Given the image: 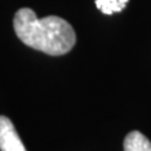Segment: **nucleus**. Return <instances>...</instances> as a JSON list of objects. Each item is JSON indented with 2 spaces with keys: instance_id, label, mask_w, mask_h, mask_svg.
Returning a JSON list of instances; mask_svg holds the SVG:
<instances>
[{
  "instance_id": "f257e3e1",
  "label": "nucleus",
  "mask_w": 151,
  "mask_h": 151,
  "mask_svg": "<svg viewBox=\"0 0 151 151\" xmlns=\"http://www.w3.org/2000/svg\"><path fill=\"white\" fill-rule=\"evenodd\" d=\"M14 30L25 45L49 55H63L76 44V33L67 20L49 15L39 19L29 8H22L14 17Z\"/></svg>"
},
{
  "instance_id": "20e7f679",
  "label": "nucleus",
  "mask_w": 151,
  "mask_h": 151,
  "mask_svg": "<svg viewBox=\"0 0 151 151\" xmlns=\"http://www.w3.org/2000/svg\"><path fill=\"white\" fill-rule=\"evenodd\" d=\"M127 3L129 0H96V6L103 14L111 15V14L122 12L126 8Z\"/></svg>"
},
{
  "instance_id": "f03ea898",
  "label": "nucleus",
  "mask_w": 151,
  "mask_h": 151,
  "mask_svg": "<svg viewBox=\"0 0 151 151\" xmlns=\"http://www.w3.org/2000/svg\"><path fill=\"white\" fill-rule=\"evenodd\" d=\"M0 151H27L13 122L0 116Z\"/></svg>"
},
{
  "instance_id": "7ed1b4c3",
  "label": "nucleus",
  "mask_w": 151,
  "mask_h": 151,
  "mask_svg": "<svg viewBox=\"0 0 151 151\" xmlns=\"http://www.w3.org/2000/svg\"><path fill=\"white\" fill-rule=\"evenodd\" d=\"M125 151H151L150 140L139 131H131L124 141Z\"/></svg>"
}]
</instances>
